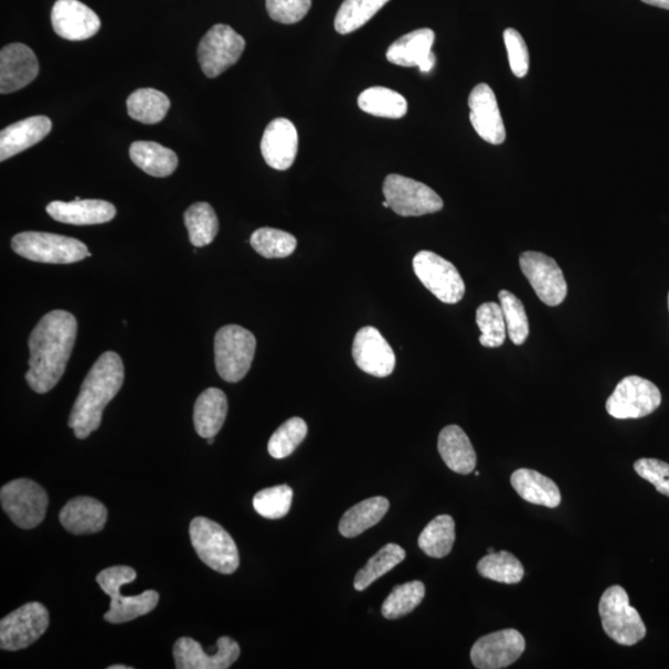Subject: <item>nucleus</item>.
Segmentation results:
<instances>
[{"instance_id":"1","label":"nucleus","mask_w":669,"mask_h":669,"mask_svg":"<svg viewBox=\"0 0 669 669\" xmlns=\"http://www.w3.org/2000/svg\"><path fill=\"white\" fill-rule=\"evenodd\" d=\"M77 335V318L68 312L54 311L41 318L29 337L26 379L31 389L44 395L59 384L65 374Z\"/></svg>"},{"instance_id":"2","label":"nucleus","mask_w":669,"mask_h":669,"mask_svg":"<svg viewBox=\"0 0 669 669\" xmlns=\"http://www.w3.org/2000/svg\"><path fill=\"white\" fill-rule=\"evenodd\" d=\"M124 366L115 353H104L95 361L82 382L80 395L72 407L69 427L74 437L88 439L101 426L105 407L123 386Z\"/></svg>"},{"instance_id":"3","label":"nucleus","mask_w":669,"mask_h":669,"mask_svg":"<svg viewBox=\"0 0 669 669\" xmlns=\"http://www.w3.org/2000/svg\"><path fill=\"white\" fill-rule=\"evenodd\" d=\"M136 579V571L131 567L119 566L104 569L98 578L101 589L110 595L111 608L104 614V620L110 624L130 622L141 616L152 612L159 602V594L146 590L136 597H123L121 588Z\"/></svg>"},{"instance_id":"4","label":"nucleus","mask_w":669,"mask_h":669,"mask_svg":"<svg viewBox=\"0 0 669 669\" xmlns=\"http://www.w3.org/2000/svg\"><path fill=\"white\" fill-rule=\"evenodd\" d=\"M191 544L201 560L221 575H232L240 567L235 540L227 530L205 517H196L190 525Z\"/></svg>"},{"instance_id":"5","label":"nucleus","mask_w":669,"mask_h":669,"mask_svg":"<svg viewBox=\"0 0 669 669\" xmlns=\"http://www.w3.org/2000/svg\"><path fill=\"white\" fill-rule=\"evenodd\" d=\"M20 257L50 264H70L91 257L87 244L77 239L47 232H21L12 240Z\"/></svg>"},{"instance_id":"6","label":"nucleus","mask_w":669,"mask_h":669,"mask_svg":"<svg viewBox=\"0 0 669 669\" xmlns=\"http://www.w3.org/2000/svg\"><path fill=\"white\" fill-rule=\"evenodd\" d=\"M602 629L616 643L633 646L645 639L646 626L620 586L605 590L599 602Z\"/></svg>"},{"instance_id":"7","label":"nucleus","mask_w":669,"mask_h":669,"mask_svg":"<svg viewBox=\"0 0 669 669\" xmlns=\"http://www.w3.org/2000/svg\"><path fill=\"white\" fill-rule=\"evenodd\" d=\"M256 337L239 325L220 328L215 336V364L220 377L237 384L246 377L256 354Z\"/></svg>"},{"instance_id":"8","label":"nucleus","mask_w":669,"mask_h":669,"mask_svg":"<svg viewBox=\"0 0 669 669\" xmlns=\"http://www.w3.org/2000/svg\"><path fill=\"white\" fill-rule=\"evenodd\" d=\"M384 195L389 209L403 217L435 214L444 207L442 197L433 189L398 174L386 178Z\"/></svg>"},{"instance_id":"9","label":"nucleus","mask_w":669,"mask_h":669,"mask_svg":"<svg viewBox=\"0 0 669 669\" xmlns=\"http://www.w3.org/2000/svg\"><path fill=\"white\" fill-rule=\"evenodd\" d=\"M0 501L4 513L20 528L38 527L47 515L48 495L40 485L29 479H18L2 487Z\"/></svg>"},{"instance_id":"10","label":"nucleus","mask_w":669,"mask_h":669,"mask_svg":"<svg viewBox=\"0 0 669 669\" xmlns=\"http://www.w3.org/2000/svg\"><path fill=\"white\" fill-rule=\"evenodd\" d=\"M660 389L651 381L625 377L607 401V410L616 419H640L661 406Z\"/></svg>"},{"instance_id":"11","label":"nucleus","mask_w":669,"mask_h":669,"mask_svg":"<svg viewBox=\"0 0 669 669\" xmlns=\"http://www.w3.org/2000/svg\"><path fill=\"white\" fill-rule=\"evenodd\" d=\"M413 270L424 286L445 304L459 303L465 295V283L455 265L430 251H422L413 259Z\"/></svg>"},{"instance_id":"12","label":"nucleus","mask_w":669,"mask_h":669,"mask_svg":"<svg viewBox=\"0 0 669 669\" xmlns=\"http://www.w3.org/2000/svg\"><path fill=\"white\" fill-rule=\"evenodd\" d=\"M246 41L231 27L216 24L201 39L197 59L201 70L210 79L220 77L240 60Z\"/></svg>"},{"instance_id":"13","label":"nucleus","mask_w":669,"mask_h":669,"mask_svg":"<svg viewBox=\"0 0 669 669\" xmlns=\"http://www.w3.org/2000/svg\"><path fill=\"white\" fill-rule=\"evenodd\" d=\"M50 616L44 605L29 602L0 621V647L6 651L27 649L49 628Z\"/></svg>"},{"instance_id":"14","label":"nucleus","mask_w":669,"mask_h":669,"mask_svg":"<svg viewBox=\"0 0 669 669\" xmlns=\"http://www.w3.org/2000/svg\"><path fill=\"white\" fill-rule=\"evenodd\" d=\"M519 267L539 300L548 306L566 301L568 285L558 263L544 253L528 251L520 254Z\"/></svg>"},{"instance_id":"15","label":"nucleus","mask_w":669,"mask_h":669,"mask_svg":"<svg viewBox=\"0 0 669 669\" xmlns=\"http://www.w3.org/2000/svg\"><path fill=\"white\" fill-rule=\"evenodd\" d=\"M526 650V640L515 629L488 633L472 649V662L479 669H501L514 665Z\"/></svg>"},{"instance_id":"16","label":"nucleus","mask_w":669,"mask_h":669,"mask_svg":"<svg viewBox=\"0 0 669 669\" xmlns=\"http://www.w3.org/2000/svg\"><path fill=\"white\" fill-rule=\"evenodd\" d=\"M217 652L207 655L201 645L182 637L173 649L175 665L178 669H227L239 660L241 649L235 640L227 636H222L217 640Z\"/></svg>"},{"instance_id":"17","label":"nucleus","mask_w":669,"mask_h":669,"mask_svg":"<svg viewBox=\"0 0 669 669\" xmlns=\"http://www.w3.org/2000/svg\"><path fill=\"white\" fill-rule=\"evenodd\" d=\"M353 356L359 369L378 378L388 377L396 368V355L376 327L366 326L356 334Z\"/></svg>"},{"instance_id":"18","label":"nucleus","mask_w":669,"mask_h":669,"mask_svg":"<svg viewBox=\"0 0 669 669\" xmlns=\"http://www.w3.org/2000/svg\"><path fill=\"white\" fill-rule=\"evenodd\" d=\"M51 23L60 38L70 41L88 40L101 28L99 16L80 0H58L52 7Z\"/></svg>"},{"instance_id":"19","label":"nucleus","mask_w":669,"mask_h":669,"mask_svg":"<svg viewBox=\"0 0 669 669\" xmlns=\"http://www.w3.org/2000/svg\"><path fill=\"white\" fill-rule=\"evenodd\" d=\"M470 122L487 143L500 145L506 141V129L496 94L487 83L477 84L469 95Z\"/></svg>"},{"instance_id":"20","label":"nucleus","mask_w":669,"mask_h":669,"mask_svg":"<svg viewBox=\"0 0 669 669\" xmlns=\"http://www.w3.org/2000/svg\"><path fill=\"white\" fill-rule=\"evenodd\" d=\"M39 73L34 51L24 44H10L0 52V93L9 94L24 89Z\"/></svg>"},{"instance_id":"21","label":"nucleus","mask_w":669,"mask_h":669,"mask_svg":"<svg viewBox=\"0 0 669 669\" xmlns=\"http://www.w3.org/2000/svg\"><path fill=\"white\" fill-rule=\"evenodd\" d=\"M434 41L435 33L432 29L414 30L393 42L387 50V60L393 65L418 68L420 72L428 73L435 65V55L432 51Z\"/></svg>"},{"instance_id":"22","label":"nucleus","mask_w":669,"mask_h":669,"mask_svg":"<svg viewBox=\"0 0 669 669\" xmlns=\"http://www.w3.org/2000/svg\"><path fill=\"white\" fill-rule=\"evenodd\" d=\"M300 136L295 125L286 119L272 121L265 129L261 151L265 163L275 170H288L295 162Z\"/></svg>"},{"instance_id":"23","label":"nucleus","mask_w":669,"mask_h":669,"mask_svg":"<svg viewBox=\"0 0 669 669\" xmlns=\"http://www.w3.org/2000/svg\"><path fill=\"white\" fill-rule=\"evenodd\" d=\"M48 214L61 223L74 226L101 225L115 217L116 210L104 200H77L71 203L52 201L47 206Z\"/></svg>"},{"instance_id":"24","label":"nucleus","mask_w":669,"mask_h":669,"mask_svg":"<svg viewBox=\"0 0 669 669\" xmlns=\"http://www.w3.org/2000/svg\"><path fill=\"white\" fill-rule=\"evenodd\" d=\"M108 508L92 497H77L61 509L60 523L77 536L99 534L108 523Z\"/></svg>"},{"instance_id":"25","label":"nucleus","mask_w":669,"mask_h":669,"mask_svg":"<svg viewBox=\"0 0 669 669\" xmlns=\"http://www.w3.org/2000/svg\"><path fill=\"white\" fill-rule=\"evenodd\" d=\"M52 130L51 120L45 115L30 116V119L10 124L0 133V161L27 151L34 146Z\"/></svg>"},{"instance_id":"26","label":"nucleus","mask_w":669,"mask_h":669,"mask_svg":"<svg viewBox=\"0 0 669 669\" xmlns=\"http://www.w3.org/2000/svg\"><path fill=\"white\" fill-rule=\"evenodd\" d=\"M438 450L452 472L469 475L475 470L477 456L469 437L460 427L448 426L440 432Z\"/></svg>"},{"instance_id":"27","label":"nucleus","mask_w":669,"mask_h":669,"mask_svg":"<svg viewBox=\"0 0 669 669\" xmlns=\"http://www.w3.org/2000/svg\"><path fill=\"white\" fill-rule=\"evenodd\" d=\"M229 410L225 393L219 388H207L196 399L194 426L201 438H215L223 427Z\"/></svg>"},{"instance_id":"28","label":"nucleus","mask_w":669,"mask_h":669,"mask_svg":"<svg viewBox=\"0 0 669 669\" xmlns=\"http://www.w3.org/2000/svg\"><path fill=\"white\" fill-rule=\"evenodd\" d=\"M511 484L515 491L529 504L548 508L560 505L561 495L557 484L536 470H516L511 476Z\"/></svg>"},{"instance_id":"29","label":"nucleus","mask_w":669,"mask_h":669,"mask_svg":"<svg viewBox=\"0 0 669 669\" xmlns=\"http://www.w3.org/2000/svg\"><path fill=\"white\" fill-rule=\"evenodd\" d=\"M388 509L389 501L386 497L377 496L368 498V500L347 509L342 520H339V534L346 538L363 535L365 530L376 526L386 516Z\"/></svg>"},{"instance_id":"30","label":"nucleus","mask_w":669,"mask_h":669,"mask_svg":"<svg viewBox=\"0 0 669 669\" xmlns=\"http://www.w3.org/2000/svg\"><path fill=\"white\" fill-rule=\"evenodd\" d=\"M132 162L144 173L155 178L172 175L179 164L176 154L155 142H134L130 149Z\"/></svg>"},{"instance_id":"31","label":"nucleus","mask_w":669,"mask_h":669,"mask_svg":"<svg viewBox=\"0 0 669 669\" xmlns=\"http://www.w3.org/2000/svg\"><path fill=\"white\" fill-rule=\"evenodd\" d=\"M170 109L168 95L155 89H140L126 100V111L136 122L156 124L165 119Z\"/></svg>"},{"instance_id":"32","label":"nucleus","mask_w":669,"mask_h":669,"mask_svg":"<svg viewBox=\"0 0 669 669\" xmlns=\"http://www.w3.org/2000/svg\"><path fill=\"white\" fill-rule=\"evenodd\" d=\"M358 108L372 115L399 120L407 114L408 103L396 91L386 88H371L359 94Z\"/></svg>"},{"instance_id":"33","label":"nucleus","mask_w":669,"mask_h":669,"mask_svg":"<svg viewBox=\"0 0 669 669\" xmlns=\"http://www.w3.org/2000/svg\"><path fill=\"white\" fill-rule=\"evenodd\" d=\"M455 544V523L452 516L440 515L428 524L418 539L419 548L432 558L449 556Z\"/></svg>"},{"instance_id":"34","label":"nucleus","mask_w":669,"mask_h":669,"mask_svg":"<svg viewBox=\"0 0 669 669\" xmlns=\"http://www.w3.org/2000/svg\"><path fill=\"white\" fill-rule=\"evenodd\" d=\"M190 242L195 247H205L214 242L219 233L216 212L207 203L191 205L184 215Z\"/></svg>"},{"instance_id":"35","label":"nucleus","mask_w":669,"mask_h":669,"mask_svg":"<svg viewBox=\"0 0 669 669\" xmlns=\"http://www.w3.org/2000/svg\"><path fill=\"white\" fill-rule=\"evenodd\" d=\"M389 0H344L335 18L338 34H349L363 28Z\"/></svg>"},{"instance_id":"36","label":"nucleus","mask_w":669,"mask_h":669,"mask_svg":"<svg viewBox=\"0 0 669 669\" xmlns=\"http://www.w3.org/2000/svg\"><path fill=\"white\" fill-rule=\"evenodd\" d=\"M406 559V550L395 544H389L377 551L366 566L361 569L355 578L354 586L357 591L366 590L381 577L387 575L399 562Z\"/></svg>"},{"instance_id":"37","label":"nucleus","mask_w":669,"mask_h":669,"mask_svg":"<svg viewBox=\"0 0 669 669\" xmlns=\"http://www.w3.org/2000/svg\"><path fill=\"white\" fill-rule=\"evenodd\" d=\"M477 571L486 579L504 584H517L525 577L523 562L506 550L487 554L477 562Z\"/></svg>"},{"instance_id":"38","label":"nucleus","mask_w":669,"mask_h":669,"mask_svg":"<svg viewBox=\"0 0 669 669\" xmlns=\"http://www.w3.org/2000/svg\"><path fill=\"white\" fill-rule=\"evenodd\" d=\"M424 597L426 587L418 580L397 586L382 605V615L388 620H397L416 610Z\"/></svg>"},{"instance_id":"39","label":"nucleus","mask_w":669,"mask_h":669,"mask_svg":"<svg viewBox=\"0 0 669 669\" xmlns=\"http://www.w3.org/2000/svg\"><path fill=\"white\" fill-rule=\"evenodd\" d=\"M296 239L277 229L263 227L253 232L251 246L264 259H286L296 250Z\"/></svg>"},{"instance_id":"40","label":"nucleus","mask_w":669,"mask_h":669,"mask_svg":"<svg viewBox=\"0 0 669 669\" xmlns=\"http://www.w3.org/2000/svg\"><path fill=\"white\" fill-rule=\"evenodd\" d=\"M476 324L480 328V344L484 347L495 348L505 344L507 326L500 304L485 303L480 305L476 311Z\"/></svg>"},{"instance_id":"41","label":"nucleus","mask_w":669,"mask_h":669,"mask_svg":"<svg viewBox=\"0 0 669 669\" xmlns=\"http://www.w3.org/2000/svg\"><path fill=\"white\" fill-rule=\"evenodd\" d=\"M307 435V424L302 418H291L275 430L268 443V453L274 459H285L292 455Z\"/></svg>"},{"instance_id":"42","label":"nucleus","mask_w":669,"mask_h":669,"mask_svg":"<svg viewBox=\"0 0 669 669\" xmlns=\"http://www.w3.org/2000/svg\"><path fill=\"white\" fill-rule=\"evenodd\" d=\"M293 495L288 485L264 488L253 497V507L264 518L280 519L290 514Z\"/></svg>"},{"instance_id":"43","label":"nucleus","mask_w":669,"mask_h":669,"mask_svg":"<svg viewBox=\"0 0 669 669\" xmlns=\"http://www.w3.org/2000/svg\"><path fill=\"white\" fill-rule=\"evenodd\" d=\"M498 300H500L505 315L508 337L515 345H524L529 335V323L524 303L508 291L498 293Z\"/></svg>"},{"instance_id":"44","label":"nucleus","mask_w":669,"mask_h":669,"mask_svg":"<svg viewBox=\"0 0 669 669\" xmlns=\"http://www.w3.org/2000/svg\"><path fill=\"white\" fill-rule=\"evenodd\" d=\"M270 17L281 24L300 23L312 8V0H265Z\"/></svg>"},{"instance_id":"45","label":"nucleus","mask_w":669,"mask_h":669,"mask_svg":"<svg viewBox=\"0 0 669 669\" xmlns=\"http://www.w3.org/2000/svg\"><path fill=\"white\" fill-rule=\"evenodd\" d=\"M504 41L513 73L518 79L526 78L529 70V52L525 39L516 29L508 28L505 30Z\"/></svg>"},{"instance_id":"46","label":"nucleus","mask_w":669,"mask_h":669,"mask_svg":"<svg viewBox=\"0 0 669 669\" xmlns=\"http://www.w3.org/2000/svg\"><path fill=\"white\" fill-rule=\"evenodd\" d=\"M633 469L643 480L651 483L658 493L669 497V464L643 458L635 463Z\"/></svg>"},{"instance_id":"47","label":"nucleus","mask_w":669,"mask_h":669,"mask_svg":"<svg viewBox=\"0 0 669 669\" xmlns=\"http://www.w3.org/2000/svg\"><path fill=\"white\" fill-rule=\"evenodd\" d=\"M645 4L669 10V0H641Z\"/></svg>"},{"instance_id":"48","label":"nucleus","mask_w":669,"mask_h":669,"mask_svg":"<svg viewBox=\"0 0 669 669\" xmlns=\"http://www.w3.org/2000/svg\"><path fill=\"white\" fill-rule=\"evenodd\" d=\"M133 667L124 666V665H114L110 666L109 669H132Z\"/></svg>"},{"instance_id":"49","label":"nucleus","mask_w":669,"mask_h":669,"mask_svg":"<svg viewBox=\"0 0 669 669\" xmlns=\"http://www.w3.org/2000/svg\"><path fill=\"white\" fill-rule=\"evenodd\" d=\"M487 554H495V549L494 548H488L487 549Z\"/></svg>"},{"instance_id":"50","label":"nucleus","mask_w":669,"mask_h":669,"mask_svg":"<svg viewBox=\"0 0 669 669\" xmlns=\"http://www.w3.org/2000/svg\"><path fill=\"white\" fill-rule=\"evenodd\" d=\"M214 442H215V438H209V439H207V443H209L210 445H211V444H214Z\"/></svg>"},{"instance_id":"51","label":"nucleus","mask_w":669,"mask_h":669,"mask_svg":"<svg viewBox=\"0 0 669 669\" xmlns=\"http://www.w3.org/2000/svg\"><path fill=\"white\" fill-rule=\"evenodd\" d=\"M384 206L389 209V204L387 203V201L385 200Z\"/></svg>"},{"instance_id":"52","label":"nucleus","mask_w":669,"mask_h":669,"mask_svg":"<svg viewBox=\"0 0 669 669\" xmlns=\"http://www.w3.org/2000/svg\"><path fill=\"white\" fill-rule=\"evenodd\" d=\"M668 310H669V294H668Z\"/></svg>"}]
</instances>
